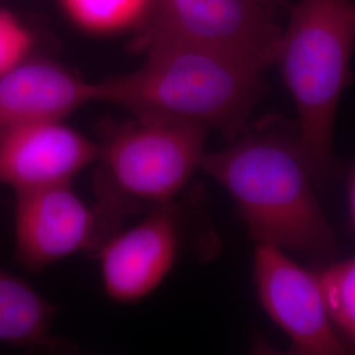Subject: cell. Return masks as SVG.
I'll use <instances>...</instances> for the list:
<instances>
[{
	"label": "cell",
	"instance_id": "cell-1",
	"mask_svg": "<svg viewBox=\"0 0 355 355\" xmlns=\"http://www.w3.org/2000/svg\"><path fill=\"white\" fill-rule=\"evenodd\" d=\"M239 136L228 148L205 153L200 168L228 191L254 241L331 259L336 236L313 191L297 130L259 128Z\"/></svg>",
	"mask_w": 355,
	"mask_h": 355
},
{
	"label": "cell",
	"instance_id": "cell-2",
	"mask_svg": "<svg viewBox=\"0 0 355 355\" xmlns=\"http://www.w3.org/2000/svg\"><path fill=\"white\" fill-rule=\"evenodd\" d=\"M140 69L94 83L95 102L111 103L140 119L217 128L237 137L259 101L266 67L186 42H153Z\"/></svg>",
	"mask_w": 355,
	"mask_h": 355
},
{
	"label": "cell",
	"instance_id": "cell-3",
	"mask_svg": "<svg viewBox=\"0 0 355 355\" xmlns=\"http://www.w3.org/2000/svg\"><path fill=\"white\" fill-rule=\"evenodd\" d=\"M355 49V1L299 0L282 31L274 64L297 111V135L312 178L329 180L338 102Z\"/></svg>",
	"mask_w": 355,
	"mask_h": 355
},
{
	"label": "cell",
	"instance_id": "cell-4",
	"mask_svg": "<svg viewBox=\"0 0 355 355\" xmlns=\"http://www.w3.org/2000/svg\"><path fill=\"white\" fill-rule=\"evenodd\" d=\"M207 132L192 123L140 117L116 130L95 161L103 214L127 215L171 203L200 168Z\"/></svg>",
	"mask_w": 355,
	"mask_h": 355
},
{
	"label": "cell",
	"instance_id": "cell-5",
	"mask_svg": "<svg viewBox=\"0 0 355 355\" xmlns=\"http://www.w3.org/2000/svg\"><path fill=\"white\" fill-rule=\"evenodd\" d=\"M144 46L186 42L227 51L268 67L275 62L282 29L271 6L258 0H153Z\"/></svg>",
	"mask_w": 355,
	"mask_h": 355
},
{
	"label": "cell",
	"instance_id": "cell-6",
	"mask_svg": "<svg viewBox=\"0 0 355 355\" xmlns=\"http://www.w3.org/2000/svg\"><path fill=\"white\" fill-rule=\"evenodd\" d=\"M253 275L267 315L305 355L343 354L318 274L305 270L275 246L257 243Z\"/></svg>",
	"mask_w": 355,
	"mask_h": 355
},
{
	"label": "cell",
	"instance_id": "cell-7",
	"mask_svg": "<svg viewBox=\"0 0 355 355\" xmlns=\"http://www.w3.org/2000/svg\"><path fill=\"white\" fill-rule=\"evenodd\" d=\"M15 196V248L26 270L40 271L98 239L101 214L70 183L16 191Z\"/></svg>",
	"mask_w": 355,
	"mask_h": 355
},
{
	"label": "cell",
	"instance_id": "cell-8",
	"mask_svg": "<svg viewBox=\"0 0 355 355\" xmlns=\"http://www.w3.org/2000/svg\"><path fill=\"white\" fill-rule=\"evenodd\" d=\"M179 250V225L171 203L154 208L141 223L99 246L103 286L120 303L149 296L165 280Z\"/></svg>",
	"mask_w": 355,
	"mask_h": 355
},
{
	"label": "cell",
	"instance_id": "cell-9",
	"mask_svg": "<svg viewBox=\"0 0 355 355\" xmlns=\"http://www.w3.org/2000/svg\"><path fill=\"white\" fill-rule=\"evenodd\" d=\"M98 152L96 144L62 121L15 128L0 135V183L15 192L70 183Z\"/></svg>",
	"mask_w": 355,
	"mask_h": 355
},
{
	"label": "cell",
	"instance_id": "cell-10",
	"mask_svg": "<svg viewBox=\"0 0 355 355\" xmlns=\"http://www.w3.org/2000/svg\"><path fill=\"white\" fill-rule=\"evenodd\" d=\"M95 102L94 83L49 60L26 58L0 76V135L15 128L62 121Z\"/></svg>",
	"mask_w": 355,
	"mask_h": 355
},
{
	"label": "cell",
	"instance_id": "cell-11",
	"mask_svg": "<svg viewBox=\"0 0 355 355\" xmlns=\"http://www.w3.org/2000/svg\"><path fill=\"white\" fill-rule=\"evenodd\" d=\"M54 309L32 286L0 268V343L51 346Z\"/></svg>",
	"mask_w": 355,
	"mask_h": 355
},
{
	"label": "cell",
	"instance_id": "cell-12",
	"mask_svg": "<svg viewBox=\"0 0 355 355\" xmlns=\"http://www.w3.org/2000/svg\"><path fill=\"white\" fill-rule=\"evenodd\" d=\"M153 0H61L69 17L86 31L111 33L146 19Z\"/></svg>",
	"mask_w": 355,
	"mask_h": 355
},
{
	"label": "cell",
	"instance_id": "cell-13",
	"mask_svg": "<svg viewBox=\"0 0 355 355\" xmlns=\"http://www.w3.org/2000/svg\"><path fill=\"white\" fill-rule=\"evenodd\" d=\"M318 275L334 327L355 345V257L330 263Z\"/></svg>",
	"mask_w": 355,
	"mask_h": 355
},
{
	"label": "cell",
	"instance_id": "cell-14",
	"mask_svg": "<svg viewBox=\"0 0 355 355\" xmlns=\"http://www.w3.org/2000/svg\"><path fill=\"white\" fill-rule=\"evenodd\" d=\"M33 37L12 13L0 10V76L28 58Z\"/></svg>",
	"mask_w": 355,
	"mask_h": 355
},
{
	"label": "cell",
	"instance_id": "cell-15",
	"mask_svg": "<svg viewBox=\"0 0 355 355\" xmlns=\"http://www.w3.org/2000/svg\"><path fill=\"white\" fill-rule=\"evenodd\" d=\"M347 199H349V212L352 225L355 229V168L349 179V187H347Z\"/></svg>",
	"mask_w": 355,
	"mask_h": 355
},
{
	"label": "cell",
	"instance_id": "cell-16",
	"mask_svg": "<svg viewBox=\"0 0 355 355\" xmlns=\"http://www.w3.org/2000/svg\"><path fill=\"white\" fill-rule=\"evenodd\" d=\"M258 1H262V3H266V4H270V6H271V3H272V0H258Z\"/></svg>",
	"mask_w": 355,
	"mask_h": 355
}]
</instances>
